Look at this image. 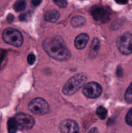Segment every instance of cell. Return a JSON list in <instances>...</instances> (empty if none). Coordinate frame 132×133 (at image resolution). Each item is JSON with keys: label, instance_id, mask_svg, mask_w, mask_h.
<instances>
[{"label": "cell", "instance_id": "11", "mask_svg": "<svg viewBox=\"0 0 132 133\" xmlns=\"http://www.w3.org/2000/svg\"><path fill=\"white\" fill-rule=\"evenodd\" d=\"M100 40L97 38H94L93 40L89 49V57L91 58H94L97 57L100 48Z\"/></svg>", "mask_w": 132, "mask_h": 133}, {"label": "cell", "instance_id": "2", "mask_svg": "<svg viewBox=\"0 0 132 133\" xmlns=\"http://www.w3.org/2000/svg\"><path fill=\"white\" fill-rule=\"evenodd\" d=\"M87 79V75L84 74H78L74 75L66 82L62 88V92L67 96L73 95L84 87Z\"/></svg>", "mask_w": 132, "mask_h": 133}, {"label": "cell", "instance_id": "18", "mask_svg": "<svg viewBox=\"0 0 132 133\" xmlns=\"http://www.w3.org/2000/svg\"><path fill=\"white\" fill-rule=\"evenodd\" d=\"M125 120L127 124L132 126V108L127 113L126 116Z\"/></svg>", "mask_w": 132, "mask_h": 133}, {"label": "cell", "instance_id": "6", "mask_svg": "<svg viewBox=\"0 0 132 133\" xmlns=\"http://www.w3.org/2000/svg\"><path fill=\"white\" fill-rule=\"evenodd\" d=\"M83 94L91 99L97 98L102 92V87L96 82H90L85 84L82 88Z\"/></svg>", "mask_w": 132, "mask_h": 133}, {"label": "cell", "instance_id": "4", "mask_svg": "<svg viewBox=\"0 0 132 133\" xmlns=\"http://www.w3.org/2000/svg\"><path fill=\"white\" fill-rule=\"evenodd\" d=\"M28 109L36 115H45L49 111V106L45 99L40 97L32 99L28 104Z\"/></svg>", "mask_w": 132, "mask_h": 133}, {"label": "cell", "instance_id": "1", "mask_svg": "<svg viewBox=\"0 0 132 133\" xmlns=\"http://www.w3.org/2000/svg\"><path fill=\"white\" fill-rule=\"evenodd\" d=\"M43 48L47 54L57 61H67L71 56L63 39L59 36L45 39L43 42Z\"/></svg>", "mask_w": 132, "mask_h": 133}, {"label": "cell", "instance_id": "24", "mask_svg": "<svg viewBox=\"0 0 132 133\" xmlns=\"http://www.w3.org/2000/svg\"><path fill=\"white\" fill-rule=\"evenodd\" d=\"M117 3L119 4H122V5H124V4H126L128 2V0H115Z\"/></svg>", "mask_w": 132, "mask_h": 133}, {"label": "cell", "instance_id": "23", "mask_svg": "<svg viewBox=\"0 0 132 133\" xmlns=\"http://www.w3.org/2000/svg\"><path fill=\"white\" fill-rule=\"evenodd\" d=\"M116 74H117V75L119 77H121L122 75H123L122 70L121 67H120V66L117 68V71H116Z\"/></svg>", "mask_w": 132, "mask_h": 133}, {"label": "cell", "instance_id": "13", "mask_svg": "<svg viewBox=\"0 0 132 133\" xmlns=\"http://www.w3.org/2000/svg\"><path fill=\"white\" fill-rule=\"evenodd\" d=\"M86 23V19L82 16H75L71 20V24L74 27H83Z\"/></svg>", "mask_w": 132, "mask_h": 133}, {"label": "cell", "instance_id": "12", "mask_svg": "<svg viewBox=\"0 0 132 133\" xmlns=\"http://www.w3.org/2000/svg\"><path fill=\"white\" fill-rule=\"evenodd\" d=\"M60 14L56 10H50L46 12L45 14V19L48 22H56L59 19Z\"/></svg>", "mask_w": 132, "mask_h": 133}, {"label": "cell", "instance_id": "22", "mask_svg": "<svg viewBox=\"0 0 132 133\" xmlns=\"http://www.w3.org/2000/svg\"><path fill=\"white\" fill-rule=\"evenodd\" d=\"M41 3V0H32V4L35 6L40 5Z\"/></svg>", "mask_w": 132, "mask_h": 133}, {"label": "cell", "instance_id": "5", "mask_svg": "<svg viewBox=\"0 0 132 133\" xmlns=\"http://www.w3.org/2000/svg\"><path fill=\"white\" fill-rule=\"evenodd\" d=\"M116 45L119 50L124 55L132 53V35L124 33L120 35L117 39Z\"/></svg>", "mask_w": 132, "mask_h": 133}, {"label": "cell", "instance_id": "21", "mask_svg": "<svg viewBox=\"0 0 132 133\" xmlns=\"http://www.w3.org/2000/svg\"><path fill=\"white\" fill-rule=\"evenodd\" d=\"M27 15H28V14H27V13H25H25L21 14L19 16V19H20L21 21H26L27 19Z\"/></svg>", "mask_w": 132, "mask_h": 133}, {"label": "cell", "instance_id": "19", "mask_svg": "<svg viewBox=\"0 0 132 133\" xmlns=\"http://www.w3.org/2000/svg\"><path fill=\"white\" fill-rule=\"evenodd\" d=\"M53 1L57 6L61 8L66 7L67 5V0H53Z\"/></svg>", "mask_w": 132, "mask_h": 133}, {"label": "cell", "instance_id": "14", "mask_svg": "<svg viewBox=\"0 0 132 133\" xmlns=\"http://www.w3.org/2000/svg\"><path fill=\"white\" fill-rule=\"evenodd\" d=\"M7 128L8 131L10 133H14L16 132L18 129V126L15 118H11L8 120Z\"/></svg>", "mask_w": 132, "mask_h": 133}, {"label": "cell", "instance_id": "25", "mask_svg": "<svg viewBox=\"0 0 132 133\" xmlns=\"http://www.w3.org/2000/svg\"><path fill=\"white\" fill-rule=\"evenodd\" d=\"M14 16L12 14H9V16H7V20L8 22H12L13 20H14Z\"/></svg>", "mask_w": 132, "mask_h": 133}, {"label": "cell", "instance_id": "15", "mask_svg": "<svg viewBox=\"0 0 132 133\" xmlns=\"http://www.w3.org/2000/svg\"><path fill=\"white\" fill-rule=\"evenodd\" d=\"M27 6V1L26 0H18L14 4V9L16 12H20L25 10Z\"/></svg>", "mask_w": 132, "mask_h": 133}, {"label": "cell", "instance_id": "7", "mask_svg": "<svg viewBox=\"0 0 132 133\" xmlns=\"http://www.w3.org/2000/svg\"><path fill=\"white\" fill-rule=\"evenodd\" d=\"M18 129L21 130L31 129L34 125V119L30 115L24 113H19L15 116Z\"/></svg>", "mask_w": 132, "mask_h": 133}, {"label": "cell", "instance_id": "17", "mask_svg": "<svg viewBox=\"0 0 132 133\" xmlns=\"http://www.w3.org/2000/svg\"><path fill=\"white\" fill-rule=\"evenodd\" d=\"M125 99L129 103H132V83L126 91Z\"/></svg>", "mask_w": 132, "mask_h": 133}, {"label": "cell", "instance_id": "16", "mask_svg": "<svg viewBox=\"0 0 132 133\" xmlns=\"http://www.w3.org/2000/svg\"><path fill=\"white\" fill-rule=\"evenodd\" d=\"M97 115L101 119H104L107 117V111L103 107H99L97 109Z\"/></svg>", "mask_w": 132, "mask_h": 133}, {"label": "cell", "instance_id": "9", "mask_svg": "<svg viewBox=\"0 0 132 133\" xmlns=\"http://www.w3.org/2000/svg\"><path fill=\"white\" fill-rule=\"evenodd\" d=\"M60 129L63 133H76L80 131V127L77 122L72 119H65L60 123Z\"/></svg>", "mask_w": 132, "mask_h": 133}, {"label": "cell", "instance_id": "26", "mask_svg": "<svg viewBox=\"0 0 132 133\" xmlns=\"http://www.w3.org/2000/svg\"><path fill=\"white\" fill-rule=\"evenodd\" d=\"M89 132H97V129H91V131H89Z\"/></svg>", "mask_w": 132, "mask_h": 133}, {"label": "cell", "instance_id": "20", "mask_svg": "<svg viewBox=\"0 0 132 133\" xmlns=\"http://www.w3.org/2000/svg\"><path fill=\"white\" fill-rule=\"evenodd\" d=\"M27 62L30 65H32L36 62V56L33 53H31L27 57Z\"/></svg>", "mask_w": 132, "mask_h": 133}, {"label": "cell", "instance_id": "3", "mask_svg": "<svg viewBox=\"0 0 132 133\" xmlns=\"http://www.w3.org/2000/svg\"><path fill=\"white\" fill-rule=\"evenodd\" d=\"M3 39L6 44L19 48L23 43V38L18 30L13 28H7L3 32Z\"/></svg>", "mask_w": 132, "mask_h": 133}, {"label": "cell", "instance_id": "8", "mask_svg": "<svg viewBox=\"0 0 132 133\" xmlns=\"http://www.w3.org/2000/svg\"><path fill=\"white\" fill-rule=\"evenodd\" d=\"M91 14L96 21L102 20L104 22H107L109 19L110 14L102 6L96 5L93 6L91 9Z\"/></svg>", "mask_w": 132, "mask_h": 133}, {"label": "cell", "instance_id": "10", "mask_svg": "<svg viewBox=\"0 0 132 133\" xmlns=\"http://www.w3.org/2000/svg\"><path fill=\"white\" fill-rule=\"evenodd\" d=\"M89 40V35L86 33H81L78 35L75 40V46L77 49H83L86 46Z\"/></svg>", "mask_w": 132, "mask_h": 133}]
</instances>
